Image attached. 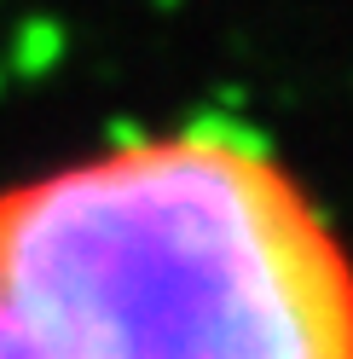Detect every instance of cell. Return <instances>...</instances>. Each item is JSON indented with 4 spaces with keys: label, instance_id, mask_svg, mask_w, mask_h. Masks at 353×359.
Returning <instances> with one entry per match:
<instances>
[{
    "label": "cell",
    "instance_id": "1",
    "mask_svg": "<svg viewBox=\"0 0 353 359\" xmlns=\"http://www.w3.org/2000/svg\"><path fill=\"white\" fill-rule=\"evenodd\" d=\"M0 359H353V278L267 156L116 151L0 197Z\"/></svg>",
    "mask_w": 353,
    "mask_h": 359
}]
</instances>
